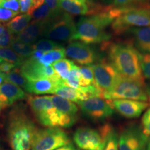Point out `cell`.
Here are the masks:
<instances>
[{
    "label": "cell",
    "instance_id": "cell-1",
    "mask_svg": "<svg viewBox=\"0 0 150 150\" xmlns=\"http://www.w3.org/2000/svg\"><path fill=\"white\" fill-rule=\"evenodd\" d=\"M101 50L107 51L110 63L120 75L131 79L145 81L140 67V53L130 42L102 43Z\"/></svg>",
    "mask_w": 150,
    "mask_h": 150
},
{
    "label": "cell",
    "instance_id": "cell-2",
    "mask_svg": "<svg viewBox=\"0 0 150 150\" xmlns=\"http://www.w3.org/2000/svg\"><path fill=\"white\" fill-rule=\"evenodd\" d=\"M111 6L102 13L80 18L76 24L74 40H79L85 44H97L107 42L110 34L106 29L114 20L110 12Z\"/></svg>",
    "mask_w": 150,
    "mask_h": 150
},
{
    "label": "cell",
    "instance_id": "cell-3",
    "mask_svg": "<svg viewBox=\"0 0 150 150\" xmlns=\"http://www.w3.org/2000/svg\"><path fill=\"white\" fill-rule=\"evenodd\" d=\"M38 131L34 123L21 110L11 113L8 137L12 150H29Z\"/></svg>",
    "mask_w": 150,
    "mask_h": 150
},
{
    "label": "cell",
    "instance_id": "cell-4",
    "mask_svg": "<svg viewBox=\"0 0 150 150\" xmlns=\"http://www.w3.org/2000/svg\"><path fill=\"white\" fill-rule=\"evenodd\" d=\"M120 8V14L110 24L112 33L122 35L134 27L150 26V5Z\"/></svg>",
    "mask_w": 150,
    "mask_h": 150
},
{
    "label": "cell",
    "instance_id": "cell-5",
    "mask_svg": "<svg viewBox=\"0 0 150 150\" xmlns=\"http://www.w3.org/2000/svg\"><path fill=\"white\" fill-rule=\"evenodd\" d=\"M103 98L108 100L131 99L147 102L148 97L145 81L134 80L120 75L112 89Z\"/></svg>",
    "mask_w": 150,
    "mask_h": 150
},
{
    "label": "cell",
    "instance_id": "cell-6",
    "mask_svg": "<svg viewBox=\"0 0 150 150\" xmlns=\"http://www.w3.org/2000/svg\"><path fill=\"white\" fill-rule=\"evenodd\" d=\"M70 143L66 133L59 127L38 129L33 138L31 150H55Z\"/></svg>",
    "mask_w": 150,
    "mask_h": 150
},
{
    "label": "cell",
    "instance_id": "cell-7",
    "mask_svg": "<svg viewBox=\"0 0 150 150\" xmlns=\"http://www.w3.org/2000/svg\"><path fill=\"white\" fill-rule=\"evenodd\" d=\"M27 102L38 121L47 127H59L57 110L50 96L33 97L27 95Z\"/></svg>",
    "mask_w": 150,
    "mask_h": 150
},
{
    "label": "cell",
    "instance_id": "cell-8",
    "mask_svg": "<svg viewBox=\"0 0 150 150\" xmlns=\"http://www.w3.org/2000/svg\"><path fill=\"white\" fill-rule=\"evenodd\" d=\"M75 33L76 24L72 16L64 12L49 24L42 35L50 40L71 42L74 40Z\"/></svg>",
    "mask_w": 150,
    "mask_h": 150
},
{
    "label": "cell",
    "instance_id": "cell-9",
    "mask_svg": "<svg viewBox=\"0 0 150 150\" xmlns=\"http://www.w3.org/2000/svg\"><path fill=\"white\" fill-rule=\"evenodd\" d=\"M95 85L100 92L101 97L108 93L119 77L115 67L106 59H101L92 65Z\"/></svg>",
    "mask_w": 150,
    "mask_h": 150
},
{
    "label": "cell",
    "instance_id": "cell-10",
    "mask_svg": "<svg viewBox=\"0 0 150 150\" xmlns=\"http://www.w3.org/2000/svg\"><path fill=\"white\" fill-rule=\"evenodd\" d=\"M78 104L82 113L94 121L105 120L111 117L114 113L111 100L100 97H91Z\"/></svg>",
    "mask_w": 150,
    "mask_h": 150
},
{
    "label": "cell",
    "instance_id": "cell-11",
    "mask_svg": "<svg viewBox=\"0 0 150 150\" xmlns=\"http://www.w3.org/2000/svg\"><path fill=\"white\" fill-rule=\"evenodd\" d=\"M148 139L142 128L137 125H129L119 136V150H145Z\"/></svg>",
    "mask_w": 150,
    "mask_h": 150
},
{
    "label": "cell",
    "instance_id": "cell-12",
    "mask_svg": "<svg viewBox=\"0 0 150 150\" xmlns=\"http://www.w3.org/2000/svg\"><path fill=\"white\" fill-rule=\"evenodd\" d=\"M73 139L77 147L83 150H103L104 136L100 129L79 127L75 131Z\"/></svg>",
    "mask_w": 150,
    "mask_h": 150
},
{
    "label": "cell",
    "instance_id": "cell-13",
    "mask_svg": "<svg viewBox=\"0 0 150 150\" xmlns=\"http://www.w3.org/2000/svg\"><path fill=\"white\" fill-rule=\"evenodd\" d=\"M20 70L28 81L47 79L58 83H64L56 74L52 65L45 66L38 61L31 58H29L24 61L20 65Z\"/></svg>",
    "mask_w": 150,
    "mask_h": 150
},
{
    "label": "cell",
    "instance_id": "cell-14",
    "mask_svg": "<svg viewBox=\"0 0 150 150\" xmlns=\"http://www.w3.org/2000/svg\"><path fill=\"white\" fill-rule=\"evenodd\" d=\"M50 97L57 110L59 127L68 128L74 125L77 120V106L68 99L58 95H52Z\"/></svg>",
    "mask_w": 150,
    "mask_h": 150
},
{
    "label": "cell",
    "instance_id": "cell-15",
    "mask_svg": "<svg viewBox=\"0 0 150 150\" xmlns=\"http://www.w3.org/2000/svg\"><path fill=\"white\" fill-rule=\"evenodd\" d=\"M65 54L78 64L83 65H93L97 59L96 52L88 45L80 41H71L67 46Z\"/></svg>",
    "mask_w": 150,
    "mask_h": 150
},
{
    "label": "cell",
    "instance_id": "cell-16",
    "mask_svg": "<svg viewBox=\"0 0 150 150\" xmlns=\"http://www.w3.org/2000/svg\"><path fill=\"white\" fill-rule=\"evenodd\" d=\"M114 109L123 117L134 119L140 117L142 112L149 106V103L131 99H114L111 100Z\"/></svg>",
    "mask_w": 150,
    "mask_h": 150
},
{
    "label": "cell",
    "instance_id": "cell-17",
    "mask_svg": "<svg viewBox=\"0 0 150 150\" xmlns=\"http://www.w3.org/2000/svg\"><path fill=\"white\" fill-rule=\"evenodd\" d=\"M26 97L27 95L23 90L13 83L4 81L0 86V107L1 109Z\"/></svg>",
    "mask_w": 150,
    "mask_h": 150
},
{
    "label": "cell",
    "instance_id": "cell-18",
    "mask_svg": "<svg viewBox=\"0 0 150 150\" xmlns=\"http://www.w3.org/2000/svg\"><path fill=\"white\" fill-rule=\"evenodd\" d=\"M49 25L45 22L33 20L27 28L16 35L15 38L28 45H33L37 42L38 38L42 35L45 30Z\"/></svg>",
    "mask_w": 150,
    "mask_h": 150
},
{
    "label": "cell",
    "instance_id": "cell-19",
    "mask_svg": "<svg viewBox=\"0 0 150 150\" xmlns=\"http://www.w3.org/2000/svg\"><path fill=\"white\" fill-rule=\"evenodd\" d=\"M64 83H58L53 80L44 79L34 81H29L27 90V93L42 95V94H54L59 86Z\"/></svg>",
    "mask_w": 150,
    "mask_h": 150
},
{
    "label": "cell",
    "instance_id": "cell-20",
    "mask_svg": "<svg viewBox=\"0 0 150 150\" xmlns=\"http://www.w3.org/2000/svg\"><path fill=\"white\" fill-rule=\"evenodd\" d=\"M138 49L143 53L150 54V26L130 29Z\"/></svg>",
    "mask_w": 150,
    "mask_h": 150
},
{
    "label": "cell",
    "instance_id": "cell-21",
    "mask_svg": "<svg viewBox=\"0 0 150 150\" xmlns=\"http://www.w3.org/2000/svg\"><path fill=\"white\" fill-rule=\"evenodd\" d=\"M54 94L55 95H58V96L68 99L72 102L77 103V104L90 97L89 95L85 92L72 88L65 86L64 84L59 86L56 90Z\"/></svg>",
    "mask_w": 150,
    "mask_h": 150
},
{
    "label": "cell",
    "instance_id": "cell-22",
    "mask_svg": "<svg viewBox=\"0 0 150 150\" xmlns=\"http://www.w3.org/2000/svg\"><path fill=\"white\" fill-rule=\"evenodd\" d=\"M104 136L103 150H119V136L117 131L110 124H104L99 127Z\"/></svg>",
    "mask_w": 150,
    "mask_h": 150
},
{
    "label": "cell",
    "instance_id": "cell-23",
    "mask_svg": "<svg viewBox=\"0 0 150 150\" xmlns=\"http://www.w3.org/2000/svg\"><path fill=\"white\" fill-rule=\"evenodd\" d=\"M31 16L28 14H23L17 16L8 22L6 27L13 34H19L27 28L31 20Z\"/></svg>",
    "mask_w": 150,
    "mask_h": 150
},
{
    "label": "cell",
    "instance_id": "cell-24",
    "mask_svg": "<svg viewBox=\"0 0 150 150\" xmlns=\"http://www.w3.org/2000/svg\"><path fill=\"white\" fill-rule=\"evenodd\" d=\"M31 16L34 20L44 22L47 24H50L58 17L53 13L46 3L33 11Z\"/></svg>",
    "mask_w": 150,
    "mask_h": 150
},
{
    "label": "cell",
    "instance_id": "cell-25",
    "mask_svg": "<svg viewBox=\"0 0 150 150\" xmlns=\"http://www.w3.org/2000/svg\"><path fill=\"white\" fill-rule=\"evenodd\" d=\"M74 64V62L70 60L63 59L54 62L52 65L56 74L59 75L61 79L64 82L68 78L71 69Z\"/></svg>",
    "mask_w": 150,
    "mask_h": 150
},
{
    "label": "cell",
    "instance_id": "cell-26",
    "mask_svg": "<svg viewBox=\"0 0 150 150\" xmlns=\"http://www.w3.org/2000/svg\"><path fill=\"white\" fill-rule=\"evenodd\" d=\"M6 81L13 83L23 88L25 91L29 83V81L24 76L19 67H15L13 70L6 74Z\"/></svg>",
    "mask_w": 150,
    "mask_h": 150
},
{
    "label": "cell",
    "instance_id": "cell-27",
    "mask_svg": "<svg viewBox=\"0 0 150 150\" xmlns=\"http://www.w3.org/2000/svg\"><path fill=\"white\" fill-rule=\"evenodd\" d=\"M26 59L19 56L11 47H0V61L13 63L16 66H20Z\"/></svg>",
    "mask_w": 150,
    "mask_h": 150
},
{
    "label": "cell",
    "instance_id": "cell-28",
    "mask_svg": "<svg viewBox=\"0 0 150 150\" xmlns=\"http://www.w3.org/2000/svg\"><path fill=\"white\" fill-rule=\"evenodd\" d=\"M81 78L79 81V85L81 91L85 88L89 87L91 86H96L94 78L93 69L91 65H85L80 67Z\"/></svg>",
    "mask_w": 150,
    "mask_h": 150
},
{
    "label": "cell",
    "instance_id": "cell-29",
    "mask_svg": "<svg viewBox=\"0 0 150 150\" xmlns=\"http://www.w3.org/2000/svg\"><path fill=\"white\" fill-rule=\"evenodd\" d=\"M9 47H11L19 56H20L24 59H27L31 57L33 52L34 51L32 45L26 44L21 41L18 40L15 38L10 44Z\"/></svg>",
    "mask_w": 150,
    "mask_h": 150
},
{
    "label": "cell",
    "instance_id": "cell-30",
    "mask_svg": "<svg viewBox=\"0 0 150 150\" xmlns=\"http://www.w3.org/2000/svg\"><path fill=\"white\" fill-rule=\"evenodd\" d=\"M81 78L80 67H79L76 64L73 65L72 68L71 69L70 74L66 81H64V85L72 88L81 91V87L79 85V81Z\"/></svg>",
    "mask_w": 150,
    "mask_h": 150
},
{
    "label": "cell",
    "instance_id": "cell-31",
    "mask_svg": "<svg viewBox=\"0 0 150 150\" xmlns=\"http://www.w3.org/2000/svg\"><path fill=\"white\" fill-rule=\"evenodd\" d=\"M32 47L33 50H38V51L46 53V52L55 50L56 48L61 47L62 46L59 43L54 42L53 40L44 38L38 40L36 42L32 45Z\"/></svg>",
    "mask_w": 150,
    "mask_h": 150
},
{
    "label": "cell",
    "instance_id": "cell-32",
    "mask_svg": "<svg viewBox=\"0 0 150 150\" xmlns=\"http://www.w3.org/2000/svg\"><path fill=\"white\" fill-rule=\"evenodd\" d=\"M146 1L147 0H113L112 6L117 8H125L149 5Z\"/></svg>",
    "mask_w": 150,
    "mask_h": 150
},
{
    "label": "cell",
    "instance_id": "cell-33",
    "mask_svg": "<svg viewBox=\"0 0 150 150\" xmlns=\"http://www.w3.org/2000/svg\"><path fill=\"white\" fill-rule=\"evenodd\" d=\"M140 59L142 75H144L145 78L150 80V54H140Z\"/></svg>",
    "mask_w": 150,
    "mask_h": 150
},
{
    "label": "cell",
    "instance_id": "cell-34",
    "mask_svg": "<svg viewBox=\"0 0 150 150\" xmlns=\"http://www.w3.org/2000/svg\"><path fill=\"white\" fill-rule=\"evenodd\" d=\"M14 35L4 25L0 33V47H7L10 46L12 40L14 39Z\"/></svg>",
    "mask_w": 150,
    "mask_h": 150
},
{
    "label": "cell",
    "instance_id": "cell-35",
    "mask_svg": "<svg viewBox=\"0 0 150 150\" xmlns=\"http://www.w3.org/2000/svg\"><path fill=\"white\" fill-rule=\"evenodd\" d=\"M19 14V12L9 10L0 6V22L5 23V22H10L11 19L17 16Z\"/></svg>",
    "mask_w": 150,
    "mask_h": 150
},
{
    "label": "cell",
    "instance_id": "cell-36",
    "mask_svg": "<svg viewBox=\"0 0 150 150\" xmlns=\"http://www.w3.org/2000/svg\"><path fill=\"white\" fill-rule=\"evenodd\" d=\"M141 128L147 137H150V108L145 112L141 120Z\"/></svg>",
    "mask_w": 150,
    "mask_h": 150
},
{
    "label": "cell",
    "instance_id": "cell-37",
    "mask_svg": "<svg viewBox=\"0 0 150 150\" xmlns=\"http://www.w3.org/2000/svg\"><path fill=\"white\" fill-rule=\"evenodd\" d=\"M0 6L16 12H19L20 8L19 0H2L0 4Z\"/></svg>",
    "mask_w": 150,
    "mask_h": 150
},
{
    "label": "cell",
    "instance_id": "cell-38",
    "mask_svg": "<svg viewBox=\"0 0 150 150\" xmlns=\"http://www.w3.org/2000/svg\"><path fill=\"white\" fill-rule=\"evenodd\" d=\"M47 53L50 56L52 61H53V63L57 61H59V60L65 59V56H66V54H65V50L63 47L59 48H56L55 50L48 52Z\"/></svg>",
    "mask_w": 150,
    "mask_h": 150
},
{
    "label": "cell",
    "instance_id": "cell-39",
    "mask_svg": "<svg viewBox=\"0 0 150 150\" xmlns=\"http://www.w3.org/2000/svg\"><path fill=\"white\" fill-rule=\"evenodd\" d=\"M45 1L56 16H61L64 13L61 8L59 0H45Z\"/></svg>",
    "mask_w": 150,
    "mask_h": 150
},
{
    "label": "cell",
    "instance_id": "cell-40",
    "mask_svg": "<svg viewBox=\"0 0 150 150\" xmlns=\"http://www.w3.org/2000/svg\"><path fill=\"white\" fill-rule=\"evenodd\" d=\"M19 1H20V12L29 14V11L31 10L32 0H19Z\"/></svg>",
    "mask_w": 150,
    "mask_h": 150
},
{
    "label": "cell",
    "instance_id": "cell-41",
    "mask_svg": "<svg viewBox=\"0 0 150 150\" xmlns=\"http://www.w3.org/2000/svg\"><path fill=\"white\" fill-rule=\"evenodd\" d=\"M16 67V65L13 63L2 61L0 63V72L4 73V74H6L10 72L11 70H13Z\"/></svg>",
    "mask_w": 150,
    "mask_h": 150
},
{
    "label": "cell",
    "instance_id": "cell-42",
    "mask_svg": "<svg viewBox=\"0 0 150 150\" xmlns=\"http://www.w3.org/2000/svg\"><path fill=\"white\" fill-rule=\"evenodd\" d=\"M44 3H45V0H32L31 10H30L29 14L28 15L31 16V13H32L33 11L36 10L37 8H38L39 7H40Z\"/></svg>",
    "mask_w": 150,
    "mask_h": 150
},
{
    "label": "cell",
    "instance_id": "cell-43",
    "mask_svg": "<svg viewBox=\"0 0 150 150\" xmlns=\"http://www.w3.org/2000/svg\"><path fill=\"white\" fill-rule=\"evenodd\" d=\"M55 150H77V149L74 147V145L73 144L69 143L66 145L63 146V147L58 148V149Z\"/></svg>",
    "mask_w": 150,
    "mask_h": 150
},
{
    "label": "cell",
    "instance_id": "cell-44",
    "mask_svg": "<svg viewBox=\"0 0 150 150\" xmlns=\"http://www.w3.org/2000/svg\"><path fill=\"white\" fill-rule=\"evenodd\" d=\"M4 81H6V74L2 72H0V86H1Z\"/></svg>",
    "mask_w": 150,
    "mask_h": 150
},
{
    "label": "cell",
    "instance_id": "cell-45",
    "mask_svg": "<svg viewBox=\"0 0 150 150\" xmlns=\"http://www.w3.org/2000/svg\"><path fill=\"white\" fill-rule=\"evenodd\" d=\"M146 92H147V97H148V99H149V104H150V84H148L147 86H146Z\"/></svg>",
    "mask_w": 150,
    "mask_h": 150
},
{
    "label": "cell",
    "instance_id": "cell-46",
    "mask_svg": "<svg viewBox=\"0 0 150 150\" xmlns=\"http://www.w3.org/2000/svg\"><path fill=\"white\" fill-rule=\"evenodd\" d=\"M72 1H76V2H79L82 4H86V3L90 2V1H91L92 0H72Z\"/></svg>",
    "mask_w": 150,
    "mask_h": 150
},
{
    "label": "cell",
    "instance_id": "cell-47",
    "mask_svg": "<svg viewBox=\"0 0 150 150\" xmlns=\"http://www.w3.org/2000/svg\"><path fill=\"white\" fill-rule=\"evenodd\" d=\"M145 150H150V139L147 141V145H146Z\"/></svg>",
    "mask_w": 150,
    "mask_h": 150
},
{
    "label": "cell",
    "instance_id": "cell-48",
    "mask_svg": "<svg viewBox=\"0 0 150 150\" xmlns=\"http://www.w3.org/2000/svg\"><path fill=\"white\" fill-rule=\"evenodd\" d=\"M1 1H2V0H0V4H1Z\"/></svg>",
    "mask_w": 150,
    "mask_h": 150
},
{
    "label": "cell",
    "instance_id": "cell-49",
    "mask_svg": "<svg viewBox=\"0 0 150 150\" xmlns=\"http://www.w3.org/2000/svg\"><path fill=\"white\" fill-rule=\"evenodd\" d=\"M0 110H1V107H0Z\"/></svg>",
    "mask_w": 150,
    "mask_h": 150
},
{
    "label": "cell",
    "instance_id": "cell-50",
    "mask_svg": "<svg viewBox=\"0 0 150 150\" xmlns=\"http://www.w3.org/2000/svg\"><path fill=\"white\" fill-rule=\"evenodd\" d=\"M0 63H1V61H0Z\"/></svg>",
    "mask_w": 150,
    "mask_h": 150
}]
</instances>
